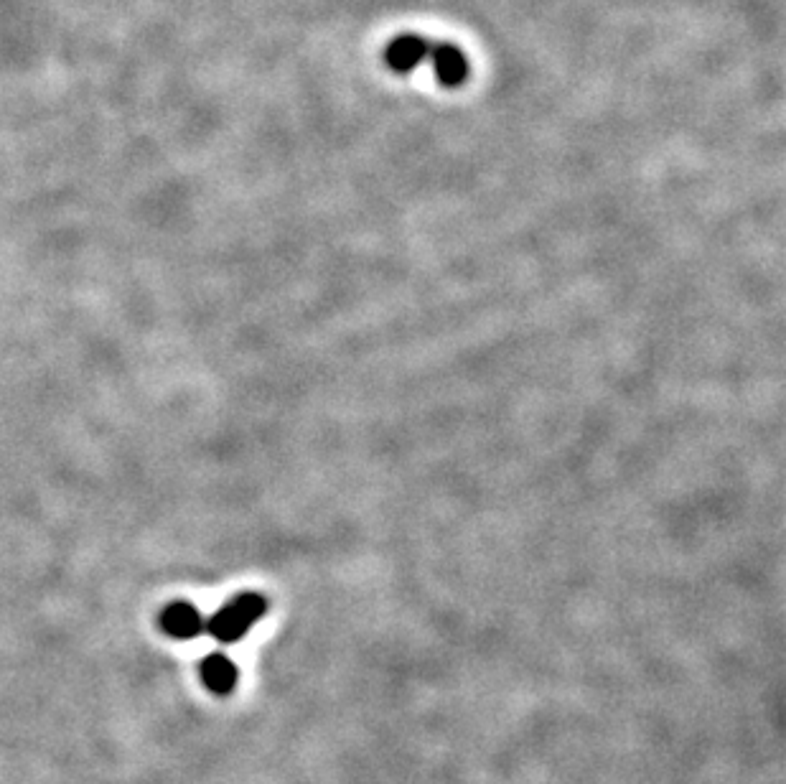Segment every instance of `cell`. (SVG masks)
Wrapping results in <instances>:
<instances>
[{
	"label": "cell",
	"mask_w": 786,
	"mask_h": 784,
	"mask_svg": "<svg viewBox=\"0 0 786 784\" xmlns=\"http://www.w3.org/2000/svg\"><path fill=\"white\" fill-rule=\"evenodd\" d=\"M430 59H433L435 79L443 87H458L469 77V59L458 46L453 44H435L430 46Z\"/></svg>",
	"instance_id": "cell-4"
},
{
	"label": "cell",
	"mask_w": 786,
	"mask_h": 784,
	"mask_svg": "<svg viewBox=\"0 0 786 784\" xmlns=\"http://www.w3.org/2000/svg\"><path fill=\"white\" fill-rule=\"evenodd\" d=\"M199 675L201 683L207 685L212 693L229 695L240 683V670L224 652H209L204 660L199 662Z\"/></svg>",
	"instance_id": "cell-3"
},
{
	"label": "cell",
	"mask_w": 786,
	"mask_h": 784,
	"mask_svg": "<svg viewBox=\"0 0 786 784\" xmlns=\"http://www.w3.org/2000/svg\"><path fill=\"white\" fill-rule=\"evenodd\" d=\"M428 56H430V44L415 34L397 36V39L390 41V46H387L385 51L387 64H390L395 72H402V74L413 72V69L418 67L423 59H428Z\"/></svg>",
	"instance_id": "cell-5"
},
{
	"label": "cell",
	"mask_w": 786,
	"mask_h": 784,
	"mask_svg": "<svg viewBox=\"0 0 786 784\" xmlns=\"http://www.w3.org/2000/svg\"><path fill=\"white\" fill-rule=\"evenodd\" d=\"M204 624L207 622H204L201 611L194 604H189V601H173L161 614V629L171 639H179V642H189V639L199 637L204 632Z\"/></svg>",
	"instance_id": "cell-2"
},
{
	"label": "cell",
	"mask_w": 786,
	"mask_h": 784,
	"mask_svg": "<svg viewBox=\"0 0 786 784\" xmlns=\"http://www.w3.org/2000/svg\"><path fill=\"white\" fill-rule=\"evenodd\" d=\"M268 611V599L255 591H242V594L232 596L222 609L214 611L209 616V622L204 624L209 634L222 644H235L240 639H245V634L260 622L262 616Z\"/></svg>",
	"instance_id": "cell-1"
}]
</instances>
